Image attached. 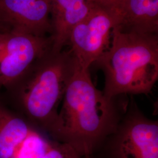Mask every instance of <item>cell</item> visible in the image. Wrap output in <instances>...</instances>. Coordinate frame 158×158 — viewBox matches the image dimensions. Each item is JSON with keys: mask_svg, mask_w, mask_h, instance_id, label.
<instances>
[{"mask_svg": "<svg viewBox=\"0 0 158 158\" xmlns=\"http://www.w3.org/2000/svg\"><path fill=\"white\" fill-rule=\"evenodd\" d=\"M112 11L122 31L158 34V0H121Z\"/></svg>", "mask_w": 158, "mask_h": 158, "instance_id": "9", "label": "cell"}, {"mask_svg": "<svg viewBox=\"0 0 158 158\" xmlns=\"http://www.w3.org/2000/svg\"><path fill=\"white\" fill-rule=\"evenodd\" d=\"M0 32L50 36V0H0Z\"/></svg>", "mask_w": 158, "mask_h": 158, "instance_id": "7", "label": "cell"}, {"mask_svg": "<svg viewBox=\"0 0 158 158\" xmlns=\"http://www.w3.org/2000/svg\"><path fill=\"white\" fill-rule=\"evenodd\" d=\"M124 97L106 96L93 83L89 69L76 60L50 135L80 156L91 157L123 117L128 102Z\"/></svg>", "mask_w": 158, "mask_h": 158, "instance_id": "1", "label": "cell"}, {"mask_svg": "<svg viewBox=\"0 0 158 158\" xmlns=\"http://www.w3.org/2000/svg\"><path fill=\"white\" fill-rule=\"evenodd\" d=\"M35 158H83L72 147L59 142H49L45 149Z\"/></svg>", "mask_w": 158, "mask_h": 158, "instance_id": "11", "label": "cell"}, {"mask_svg": "<svg viewBox=\"0 0 158 158\" xmlns=\"http://www.w3.org/2000/svg\"><path fill=\"white\" fill-rule=\"evenodd\" d=\"M83 158H91V157H89V156H85V157H83Z\"/></svg>", "mask_w": 158, "mask_h": 158, "instance_id": "13", "label": "cell"}, {"mask_svg": "<svg viewBox=\"0 0 158 158\" xmlns=\"http://www.w3.org/2000/svg\"><path fill=\"white\" fill-rule=\"evenodd\" d=\"M52 51L59 52L68 44L74 27L82 21L95 5L93 0H50Z\"/></svg>", "mask_w": 158, "mask_h": 158, "instance_id": "8", "label": "cell"}, {"mask_svg": "<svg viewBox=\"0 0 158 158\" xmlns=\"http://www.w3.org/2000/svg\"><path fill=\"white\" fill-rule=\"evenodd\" d=\"M38 132L19 113L0 102V158H14L23 144Z\"/></svg>", "mask_w": 158, "mask_h": 158, "instance_id": "10", "label": "cell"}, {"mask_svg": "<svg viewBox=\"0 0 158 158\" xmlns=\"http://www.w3.org/2000/svg\"><path fill=\"white\" fill-rule=\"evenodd\" d=\"M115 25L114 12L96 3L88 15L74 27L68 45L81 68L89 69L107 51Z\"/></svg>", "mask_w": 158, "mask_h": 158, "instance_id": "6", "label": "cell"}, {"mask_svg": "<svg viewBox=\"0 0 158 158\" xmlns=\"http://www.w3.org/2000/svg\"><path fill=\"white\" fill-rule=\"evenodd\" d=\"M100 148L106 158H158V121L147 118L130 96L116 128Z\"/></svg>", "mask_w": 158, "mask_h": 158, "instance_id": "4", "label": "cell"}, {"mask_svg": "<svg viewBox=\"0 0 158 158\" xmlns=\"http://www.w3.org/2000/svg\"><path fill=\"white\" fill-rule=\"evenodd\" d=\"M95 63L104 74L106 96L147 94L158 79V34L128 32L114 27L109 48Z\"/></svg>", "mask_w": 158, "mask_h": 158, "instance_id": "2", "label": "cell"}, {"mask_svg": "<svg viewBox=\"0 0 158 158\" xmlns=\"http://www.w3.org/2000/svg\"><path fill=\"white\" fill-rule=\"evenodd\" d=\"M76 63L70 49H51L8 90L19 113L36 130L50 135Z\"/></svg>", "mask_w": 158, "mask_h": 158, "instance_id": "3", "label": "cell"}, {"mask_svg": "<svg viewBox=\"0 0 158 158\" xmlns=\"http://www.w3.org/2000/svg\"><path fill=\"white\" fill-rule=\"evenodd\" d=\"M50 36L0 32V90H8L52 49Z\"/></svg>", "mask_w": 158, "mask_h": 158, "instance_id": "5", "label": "cell"}, {"mask_svg": "<svg viewBox=\"0 0 158 158\" xmlns=\"http://www.w3.org/2000/svg\"><path fill=\"white\" fill-rule=\"evenodd\" d=\"M98 5L113 11L121 0H93Z\"/></svg>", "mask_w": 158, "mask_h": 158, "instance_id": "12", "label": "cell"}]
</instances>
